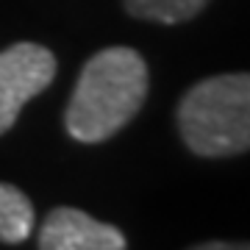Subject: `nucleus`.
Returning a JSON list of instances; mask_svg holds the SVG:
<instances>
[{
  "mask_svg": "<svg viewBox=\"0 0 250 250\" xmlns=\"http://www.w3.org/2000/svg\"><path fill=\"white\" fill-rule=\"evenodd\" d=\"M150 86L147 64L134 47H106L83 64L64 111L67 134L78 142H106L142 108Z\"/></svg>",
  "mask_w": 250,
  "mask_h": 250,
  "instance_id": "nucleus-1",
  "label": "nucleus"
},
{
  "mask_svg": "<svg viewBox=\"0 0 250 250\" xmlns=\"http://www.w3.org/2000/svg\"><path fill=\"white\" fill-rule=\"evenodd\" d=\"M189 150L223 159L250 150V72H225L195 83L178 106Z\"/></svg>",
  "mask_w": 250,
  "mask_h": 250,
  "instance_id": "nucleus-2",
  "label": "nucleus"
},
{
  "mask_svg": "<svg viewBox=\"0 0 250 250\" xmlns=\"http://www.w3.org/2000/svg\"><path fill=\"white\" fill-rule=\"evenodd\" d=\"M56 67V56L36 42H17L0 50V134L17 123L28 100L53 83Z\"/></svg>",
  "mask_w": 250,
  "mask_h": 250,
  "instance_id": "nucleus-3",
  "label": "nucleus"
},
{
  "mask_svg": "<svg viewBox=\"0 0 250 250\" xmlns=\"http://www.w3.org/2000/svg\"><path fill=\"white\" fill-rule=\"evenodd\" d=\"M120 228L100 223L81 208H53L39 231V250H125Z\"/></svg>",
  "mask_w": 250,
  "mask_h": 250,
  "instance_id": "nucleus-4",
  "label": "nucleus"
},
{
  "mask_svg": "<svg viewBox=\"0 0 250 250\" xmlns=\"http://www.w3.org/2000/svg\"><path fill=\"white\" fill-rule=\"evenodd\" d=\"M34 203L28 200L25 192L11 184H0V242L6 245L25 242L34 231Z\"/></svg>",
  "mask_w": 250,
  "mask_h": 250,
  "instance_id": "nucleus-5",
  "label": "nucleus"
},
{
  "mask_svg": "<svg viewBox=\"0 0 250 250\" xmlns=\"http://www.w3.org/2000/svg\"><path fill=\"white\" fill-rule=\"evenodd\" d=\"M208 6V0H125V9L131 17L147 20V22H187L197 17Z\"/></svg>",
  "mask_w": 250,
  "mask_h": 250,
  "instance_id": "nucleus-6",
  "label": "nucleus"
},
{
  "mask_svg": "<svg viewBox=\"0 0 250 250\" xmlns=\"http://www.w3.org/2000/svg\"><path fill=\"white\" fill-rule=\"evenodd\" d=\"M189 250H250V242H203Z\"/></svg>",
  "mask_w": 250,
  "mask_h": 250,
  "instance_id": "nucleus-7",
  "label": "nucleus"
}]
</instances>
